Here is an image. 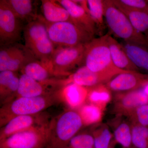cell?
I'll use <instances>...</instances> for the list:
<instances>
[{
    "label": "cell",
    "mask_w": 148,
    "mask_h": 148,
    "mask_svg": "<svg viewBox=\"0 0 148 148\" xmlns=\"http://www.w3.org/2000/svg\"><path fill=\"white\" fill-rule=\"evenodd\" d=\"M50 123L16 132L1 141V148H43L47 143Z\"/></svg>",
    "instance_id": "52a82bcc"
},
{
    "label": "cell",
    "mask_w": 148,
    "mask_h": 148,
    "mask_svg": "<svg viewBox=\"0 0 148 148\" xmlns=\"http://www.w3.org/2000/svg\"><path fill=\"white\" fill-rule=\"evenodd\" d=\"M128 118L132 124L148 127V104L138 107Z\"/></svg>",
    "instance_id": "1f68e13d"
},
{
    "label": "cell",
    "mask_w": 148,
    "mask_h": 148,
    "mask_svg": "<svg viewBox=\"0 0 148 148\" xmlns=\"http://www.w3.org/2000/svg\"><path fill=\"white\" fill-rule=\"evenodd\" d=\"M36 114L17 116L10 119L1 130V141L16 132L36 127L45 123H40Z\"/></svg>",
    "instance_id": "2e32d148"
},
{
    "label": "cell",
    "mask_w": 148,
    "mask_h": 148,
    "mask_svg": "<svg viewBox=\"0 0 148 148\" xmlns=\"http://www.w3.org/2000/svg\"><path fill=\"white\" fill-rule=\"evenodd\" d=\"M41 9L42 15L48 22H69L75 24L69 12L57 1L42 0Z\"/></svg>",
    "instance_id": "e0dca14e"
},
{
    "label": "cell",
    "mask_w": 148,
    "mask_h": 148,
    "mask_svg": "<svg viewBox=\"0 0 148 148\" xmlns=\"http://www.w3.org/2000/svg\"><path fill=\"white\" fill-rule=\"evenodd\" d=\"M37 60L25 45L16 43L1 47L0 72L21 71L30 62Z\"/></svg>",
    "instance_id": "30bf717a"
},
{
    "label": "cell",
    "mask_w": 148,
    "mask_h": 148,
    "mask_svg": "<svg viewBox=\"0 0 148 148\" xmlns=\"http://www.w3.org/2000/svg\"><path fill=\"white\" fill-rule=\"evenodd\" d=\"M87 88L76 84H69L61 89V97L72 108H80L87 99Z\"/></svg>",
    "instance_id": "44dd1931"
},
{
    "label": "cell",
    "mask_w": 148,
    "mask_h": 148,
    "mask_svg": "<svg viewBox=\"0 0 148 148\" xmlns=\"http://www.w3.org/2000/svg\"><path fill=\"white\" fill-rule=\"evenodd\" d=\"M147 1L148 2V0H147Z\"/></svg>",
    "instance_id": "e575fe53"
},
{
    "label": "cell",
    "mask_w": 148,
    "mask_h": 148,
    "mask_svg": "<svg viewBox=\"0 0 148 148\" xmlns=\"http://www.w3.org/2000/svg\"><path fill=\"white\" fill-rule=\"evenodd\" d=\"M143 90H144V92L147 95L148 98V79L147 81V82L145 84V85L143 86V87H142Z\"/></svg>",
    "instance_id": "836d02e7"
},
{
    "label": "cell",
    "mask_w": 148,
    "mask_h": 148,
    "mask_svg": "<svg viewBox=\"0 0 148 148\" xmlns=\"http://www.w3.org/2000/svg\"><path fill=\"white\" fill-rule=\"evenodd\" d=\"M87 88L88 92L86 100L89 103L98 106L104 112L112 99V91L105 84Z\"/></svg>",
    "instance_id": "7402d4cb"
},
{
    "label": "cell",
    "mask_w": 148,
    "mask_h": 148,
    "mask_svg": "<svg viewBox=\"0 0 148 148\" xmlns=\"http://www.w3.org/2000/svg\"><path fill=\"white\" fill-rule=\"evenodd\" d=\"M93 18L97 28L101 30L104 27V7L103 0L76 1Z\"/></svg>",
    "instance_id": "4316f807"
},
{
    "label": "cell",
    "mask_w": 148,
    "mask_h": 148,
    "mask_svg": "<svg viewBox=\"0 0 148 148\" xmlns=\"http://www.w3.org/2000/svg\"><path fill=\"white\" fill-rule=\"evenodd\" d=\"M83 125L78 112L70 110L51 122L46 148H66Z\"/></svg>",
    "instance_id": "277c9868"
},
{
    "label": "cell",
    "mask_w": 148,
    "mask_h": 148,
    "mask_svg": "<svg viewBox=\"0 0 148 148\" xmlns=\"http://www.w3.org/2000/svg\"><path fill=\"white\" fill-rule=\"evenodd\" d=\"M92 133L94 148H110L113 135L107 125L100 123L95 124Z\"/></svg>",
    "instance_id": "83f0119b"
},
{
    "label": "cell",
    "mask_w": 148,
    "mask_h": 148,
    "mask_svg": "<svg viewBox=\"0 0 148 148\" xmlns=\"http://www.w3.org/2000/svg\"><path fill=\"white\" fill-rule=\"evenodd\" d=\"M108 42L112 60L115 66L124 71L138 72L139 69L130 59L123 45L113 38L110 34L108 37Z\"/></svg>",
    "instance_id": "ac0fdd59"
},
{
    "label": "cell",
    "mask_w": 148,
    "mask_h": 148,
    "mask_svg": "<svg viewBox=\"0 0 148 148\" xmlns=\"http://www.w3.org/2000/svg\"><path fill=\"white\" fill-rule=\"evenodd\" d=\"M9 6L6 0L0 1V45L18 43L24 26Z\"/></svg>",
    "instance_id": "9c48e42d"
},
{
    "label": "cell",
    "mask_w": 148,
    "mask_h": 148,
    "mask_svg": "<svg viewBox=\"0 0 148 148\" xmlns=\"http://www.w3.org/2000/svg\"><path fill=\"white\" fill-rule=\"evenodd\" d=\"M56 92L34 97H18L1 110V124L4 125L12 119L19 115L37 114L53 104L61 94Z\"/></svg>",
    "instance_id": "3957f363"
},
{
    "label": "cell",
    "mask_w": 148,
    "mask_h": 148,
    "mask_svg": "<svg viewBox=\"0 0 148 148\" xmlns=\"http://www.w3.org/2000/svg\"></svg>",
    "instance_id": "d590c367"
},
{
    "label": "cell",
    "mask_w": 148,
    "mask_h": 148,
    "mask_svg": "<svg viewBox=\"0 0 148 148\" xmlns=\"http://www.w3.org/2000/svg\"><path fill=\"white\" fill-rule=\"evenodd\" d=\"M39 16L45 24L49 36L55 48L86 44L94 38L84 29L71 22L49 23L42 15Z\"/></svg>",
    "instance_id": "8992f818"
},
{
    "label": "cell",
    "mask_w": 148,
    "mask_h": 148,
    "mask_svg": "<svg viewBox=\"0 0 148 148\" xmlns=\"http://www.w3.org/2000/svg\"><path fill=\"white\" fill-rule=\"evenodd\" d=\"M85 51V44L56 48L51 62L56 77L70 75V71L83 64Z\"/></svg>",
    "instance_id": "ba28073f"
},
{
    "label": "cell",
    "mask_w": 148,
    "mask_h": 148,
    "mask_svg": "<svg viewBox=\"0 0 148 148\" xmlns=\"http://www.w3.org/2000/svg\"><path fill=\"white\" fill-rule=\"evenodd\" d=\"M123 117L116 116L111 122L113 141L122 148H132L131 123L123 119Z\"/></svg>",
    "instance_id": "d6986e66"
},
{
    "label": "cell",
    "mask_w": 148,
    "mask_h": 148,
    "mask_svg": "<svg viewBox=\"0 0 148 148\" xmlns=\"http://www.w3.org/2000/svg\"><path fill=\"white\" fill-rule=\"evenodd\" d=\"M65 85L64 80L55 79L39 82L25 74L19 77L16 94L19 97H34L50 94L60 90Z\"/></svg>",
    "instance_id": "8fae6325"
},
{
    "label": "cell",
    "mask_w": 148,
    "mask_h": 148,
    "mask_svg": "<svg viewBox=\"0 0 148 148\" xmlns=\"http://www.w3.org/2000/svg\"><path fill=\"white\" fill-rule=\"evenodd\" d=\"M25 46L37 60L51 62L55 48L45 24L38 15L36 19L27 23L23 29Z\"/></svg>",
    "instance_id": "5b68a950"
},
{
    "label": "cell",
    "mask_w": 148,
    "mask_h": 148,
    "mask_svg": "<svg viewBox=\"0 0 148 148\" xmlns=\"http://www.w3.org/2000/svg\"><path fill=\"white\" fill-rule=\"evenodd\" d=\"M6 1L15 15L22 21L29 23L36 19L38 16L35 12L33 1L6 0Z\"/></svg>",
    "instance_id": "cb8c5ba5"
},
{
    "label": "cell",
    "mask_w": 148,
    "mask_h": 148,
    "mask_svg": "<svg viewBox=\"0 0 148 148\" xmlns=\"http://www.w3.org/2000/svg\"><path fill=\"white\" fill-rule=\"evenodd\" d=\"M148 79L147 75L129 71L117 75L106 85L111 91L127 92L142 88Z\"/></svg>",
    "instance_id": "4fadbf2b"
},
{
    "label": "cell",
    "mask_w": 148,
    "mask_h": 148,
    "mask_svg": "<svg viewBox=\"0 0 148 148\" xmlns=\"http://www.w3.org/2000/svg\"><path fill=\"white\" fill-rule=\"evenodd\" d=\"M147 104L148 98L142 88L127 92H116L113 112L116 116L128 118L138 107Z\"/></svg>",
    "instance_id": "7c38bea8"
},
{
    "label": "cell",
    "mask_w": 148,
    "mask_h": 148,
    "mask_svg": "<svg viewBox=\"0 0 148 148\" xmlns=\"http://www.w3.org/2000/svg\"><path fill=\"white\" fill-rule=\"evenodd\" d=\"M103 112L98 106L88 103L81 107L78 113L83 125H89L100 123L103 118Z\"/></svg>",
    "instance_id": "f1b7e54d"
},
{
    "label": "cell",
    "mask_w": 148,
    "mask_h": 148,
    "mask_svg": "<svg viewBox=\"0 0 148 148\" xmlns=\"http://www.w3.org/2000/svg\"><path fill=\"white\" fill-rule=\"evenodd\" d=\"M110 33L94 38L85 44L83 66L90 71L113 77L129 71H124L115 66L112 60L108 45Z\"/></svg>",
    "instance_id": "6da1fadb"
},
{
    "label": "cell",
    "mask_w": 148,
    "mask_h": 148,
    "mask_svg": "<svg viewBox=\"0 0 148 148\" xmlns=\"http://www.w3.org/2000/svg\"><path fill=\"white\" fill-rule=\"evenodd\" d=\"M57 1L69 12L76 25L94 36L98 32L97 26L93 18L82 6L73 0Z\"/></svg>",
    "instance_id": "5bb4252c"
},
{
    "label": "cell",
    "mask_w": 148,
    "mask_h": 148,
    "mask_svg": "<svg viewBox=\"0 0 148 148\" xmlns=\"http://www.w3.org/2000/svg\"><path fill=\"white\" fill-rule=\"evenodd\" d=\"M113 77L105 74L92 71L85 66L79 68L66 79L68 84H76L86 88L92 87L97 85L109 82Z\"/></svg>",
    "instance_id": "9a60e30c"
},
{
    "label": "cell",
    "mask_w": 148,
    "mask_h": 148,
    "mask_svg": "<svg viewBox=\"0 0 148 148\" xmlns=\"http://www.w3.org/2000/svg\"><path fill=\"white\" fill-rule=\"evenodd\" d=\"M25 74L36 80L44 82L57 77L53 71L51 62H45L36 60L30 62L21 70Z\"/></svg>",
    "instance_id": "ffe728a7"
},
{
    "label": "cell",
    "mask_w": 148,
    "mask_h": 148,
    "mask_svg": "<svg viewBox=\"0 0 148 148\" xmlns=\"http://www.w3.org/2000/svg\"><path fill=\"white\" fill-rule=\"evenodd\" d=\"M104 18L110 32L125 42L148 48V39L132 26L126 15L116 6L112 0H103Z\"/></svg>",
    "instance_id": "7a4b0ae2"
},
{
    "label": "cell",
    "mask_w": 148,
    "mask_h": 148,
    "mask_svg": "<svg viewBox=\"0 0 148 148\" xmlns=\"http://www.w3.org/2000/svg\"><path fill=\"white\" fill-rule=\"evenodd\" d=\"M132 148H148V127L131 123Z\"/></svg>",
    "instance_id": "f546056e"
},
{
    "label": "cell",
    "mask_w": 148,
    "mask_h": 148,
    "mask_svg": "<svg viewBox=\"0 0 148 148\" xmlns=\"http://www.w3.org/2000/svg\"><path fill=\"white\" fill-rule=\"evenodd\" d=\"M116 7L126 15L134 28L148 39V11L129 10L119 7Z\"/></svg>",
    "instance_id": "484cf974"
},
{
    "label": "cell",
    "mask_w": 148,
    "mask_h": 148,
    "mask_svg": "<svg viewBox=\"0 0 148 148\" xmlns=\"http://www.w3.org/2000/svg\"><path fill=\"white\" fill-rule=\"evenodd\" d=\"M19 77L16 73L10 71L0 73V95L1 98H8L16 94L19 84Z\"/></svg>",
    "instance_id": "d4e9b609"
},
{
    "label": "cell",
    "mask_w": 148,
    "mask_h": 148,
    "mask_svg": "<svg viewBox=\"0 0 148 148\" xmlns=\"http://www.w3.org/2000/svg\"><path fill=\"white\" fill-rule=\"evenodd\" d=\"M116 7L132 10L148 11V2L145 0H112Z\"/></svg>",
    "instance_id": "d6a6232c"
},
{
    "label": "cell",
    "mask_w": 148,
    "mask_h": 148,
    "mask_svg": "<svg viewBox=\"0 0 148 148\" xmlns=\"http://www.w3.org/2000/svg\"><path fill=\"white\" fill-rule=\"evenodd\" d=\"M69 145L70 148H94V139L91 134H78L71 139Z\"/></svg>",
    "instance_id": "4dcf8cb0"
},
{
    "label": "cell",
    "mask_w": 148,
    "mask_h": 148,
    "mask_svg": "<svg viewBox=\"0 0 148 148\" xmlns=\"http://www.w3.org/2000/svg\"><path fill=\"white\" fill-rule=\"evenodd\" d=\"M122 45L130 59L136 67L148 71V47L125 42Z\"/></svg>",
    "instance_id": "603a6c76"
}]
</instances>
